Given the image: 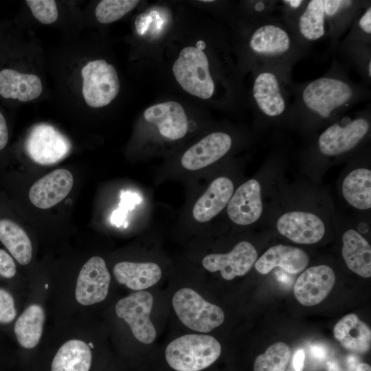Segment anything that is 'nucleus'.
<instances>
[{"label":"nucleus","instance_id":"obj_21","mask_svg":"<svg viewBox=\"0 0 371 371\" xmlns=\"http://www.w3.org/2000/svg\"><path fill=\"white\" fill-rule=\"evenodd\" d=\"M309 257L303 249L290 245H276L269 248L255 264L256 270L263 275L276 267H280L290 274H297L306 268Z\"/></svg>","mask_w":371,"mask_h":371},{"label":"nucleus","instance_id":"obj_22","mask_svg":"<svg viewBox=\"0 0 371 371\" xmlns=\"http://www.w3.org/2000/svg\"><path fill=\"white\" fill-rule=\"evenodd\" d=\"M234 190V183L229 178L215 179L194 205L193 218L200 223L212 219L227 205Z\"/></svg>","mask_w":371,"mask_h":371},{"label":"nucleus","instance_id":"obj_10","mask_svg":"<svg viewBox=\"0 0 371 371\" xmlns=\"http://www.w3.org/2000/svg\"><path fill=\"white\" fill-rule=\"evenodd\" d=\"M282 23L297 43L309 52L313 44L327 37L324 0H307L299 14Z\"/></svg>","mask_w":371,"mask_h":371},{"label":"nucleus","instance_id":"obj_23","mask_svg":"<svg viewBox=\"0 0 371 371\" xmlns=\"http://www.w3.org/2000/svg\"><path fill=\"white\" fill-rule=\"evenodd\" d=\"M43 92L41 78L32 73H23L12 69L0 71V95L6 99L31 102Z\"/></svg>","mask_w":371,"mask_h":371},{"label":"nucleus","instance_id":"obj_16","mask_svg":"<svg viewBox=\"0 0 371 371\" xmlns=\"http://www.w3.org/2000/svg\"><path fill=\"white\" fill-rule=\"evenodd\" d=\"M262 212L261 186L259 181L254 179L240 185L233 193L227 205L229 219L239 225L256 223Z\"/></svg>","mask_w":371,"mask_h":371},{"label":"nucleus","instance_id":"obj_12","mask_svg":"<svg viewBox=\"0 0 371 371\" xmlns=\"http://www.w3.org/2000/svg\"><path fill=\"white\" fill-rule=\"evenodd\" d=\"M30 158L38 164L51 165L64 159L69 153L67 138L53 126L41 124L31 131L26 144Z\"/></svg>","mask_w":371,"mask_h":371},{"label":"nucleus","instance_id":"obj_4","mask_svg":"<svg viewBox=\"0 0 371 371\" xmlns=\"http://www.w3.org/2000/svg\"><path fill=\"white\" fill-rule=\"evenodd\" d=\"M371 127V106L350 115H342L325 127L311 150L325 158L339 157L359 149L368 139Z\"/></svg>","mask_w":371,"mask_h":371},{"label":"nucleus","instance_id":"obj_7","mask_svg":"<svg viewBox=\"0 0 371 371\" xmlns=\"http://www.w3.org/2000/svg\"><path fill=\"white\" fill-rule=\"evenodd\" d=\"M172 303L179 320L191 330L207 333L224 322L225 314L221 307L205 300L192 289L178 290Z\"/></svg>","mask_w":371,"mask_h":371},{"label":"nucleus","instance_id":"obj_1","mask_svg":"<svg viewBox=\"0 0 371 371\" xmlns=\"http://www.w3.org/2000/svg\"><path fill=\"white\" fill-rule=\"evenodd\" d=\"M292 102L286 124L314 134L370 98V89L349 77L346 66L333 58L326 73L314 80L292 82Z\"/></svg>","mask_w":371,"mask_h":371},{"label":"nucleus","instance_id":"obj_3","mask_svg":"<svg viewBox=\"0 0 371 371\" xmlns=\"http://www.w3.org/2000/svg\"><path fill=\"white\" fill-rule=\"evenodd\" d=\"M253 71L251 96L258 119L262 126L286 124L291 103V78L267 67Z\"/></svg>","mask_w":371,"mask_h":371},{"label":"nucleus","instance_id":"obj_6","mask_svg":"<svg viewBox=\"0 0 371 371\" xmlns=\"http://www.w3.org/2000/svg\"><path fill=\"white\" fill-rule=\"evenodd\" d=\"M197 47L183 48L172 67L173 74L184 91L191 95L207 100L215 90L211 76L207 57L203 51L205 43L199 41Z\"/></svg>","mask_w":371,"mask_h":371},{"label":"nucleus","instance_id":"obj_14","mask_svg":"<svg viewBox=\"0 0 371 371\" xmlns=\"http://www.w3.org/2000/svg\"><path fill=\"white\" fill-rule=\"evenodd\" d=\"M110 280L111 276L103 258H91L78 274L75 292L77 302L89 306L103 301L107 296Z\"/></svg>","mask_w":371,"mask_h":371},{"label":"nucleus","instance_id":"obj_36","mask_svg":"<svg viewBox=\"0 0 371 371\" xmlns=\"http://www.w3.org/2000/svg\"><path fill=\"white\" fill-rule=\"evenodd\" d=\"M278 0H255L245 3V8L249 16V20H257L271 17L276 9Z\"/></svg>","mask_w":371,"mask_h":371},{"label":"nucleus","instance_id":"obj_33","mask_svg":"<svg viewBox=\"0 0 371 371\" xmlns=\"http://www.w3.org/2000/svg\"><path fill=\"white\" fill-rule=\"evenodd\" d=\"M139 3L136 0H102L97 5L95 15L100 23H110L120 19Z\"/></svg>","mask_w":371,"mask_h":371},{"label":"nucleus","instance_id":"obj_43","mask_svg":"<svg viewBox=\"0 0 371 371\" xmlns=\"http://www.w3.org/2000/svg\"><path fill=\"white\" fill-rule=\"evenodd\" d=\"M355 371H371V367L366 363H359L356 366Z\"/></svg>","mask_w":371,"mask_h":371},{"label":"nucleus","instance_id":"obj_31","mask_svg":"<svg viewBox=\"0 0 371 371\" xmlns=\"http://www.w3.org/2000/svg\"><path fill=\"white\" fill-rule=\"evenodd\" d=\"M338 52L345 64L354 69L361 79V83L371 85V46L359 43L339 41L334 49Z\"/></svg>","mask_w":371,"mask_h":371},{"label":"nucleus","instance_id":"obj_28","mask_svg":"<svg viewBox=\"0 0 371 371\" xmlns=\"http://www.w3.org/2000/svg\"><path fill=\"white\" fill-rule=\"evenodd\" d=\"M91 361L92 352L89 345L82 340L71 339L56 352L51 371H89Z\"/></svg>","mask_w":371,"mask_h":371},{"label":"nucleus","instance_id":"obj_30","mask_svg":"<svg viewBox=\"0 0 371 371\" xmlns=\"http://www.w3.org/2000/svg\"><path fill=\"white\" fill-rule=\"evenodd\" d=\"M0 240L19 264L25 265L30 262V239L17 223L9 219H0Z\"/></svg>","mask_w":371,"mask_h":371},{"label":"nucleus","instance_id":"obj_34","mask_svg":"<svg viewBox=\"0 0 371 371\" xmlns=\"http://www.w3.org/2000/svg\"><path fill=\"white\" fill-rule=\"evenodd\" d=\"M341 41L371 46V3L357 14Z\"/></svg>","mask_w":371,"mask_h":371},{"label":"nucleus","instance_id":"obj_42","mask_svg":"<svg viewBox=\"0 0 371 371\" xmlns=\"http://www.w3.org/2000/svg\"><path fill=\"white\" fill-rule=\"evenodd\" d=\"M312 356L317 359H324L325 357V352L324 349L319 346H313L311 349Z\"/></svg>","mask_w":371,"mask_h":371},{"label":"nucleus","instance_id":"obj_27","mask_svg":"<svg viewBox=\"0 0 371 371\" xmlns=\"http://www.w3.org/2000/svg\"><path fill=\"white\" fill-rule=\"evenodd\" d=\"M341 194L345 201L359 210L371 207V170L359 167L351 170L341 183Z\"/></svg>","mask_w":371,"mask_h":371},{"label":"nucleus","instance_id":"obj_29","mask_svg":"<svg viewBox=\"0 0 371 371\" xmlns=\"http://www.w3.org/2000/svg\"><path fill=\"white\" fill-rule=\"evenodd\" d=\"M45 318L43 307L37 304L29 306L19 316L13 329L21 346L30 349L37 346L42 336Z\"/></svg>","mask_w":371,"mask_h":371},{"label":"nucleus","instance_id":"obj_5","mask_svg":"<svg viewBox=\"0 0 371 371\" xmlns=\"http://www.w3.org/2000/svg\"><path fill=\"white\" fill-rule=\"evenodd\" d=\"M221 346L214 337L202 334L181 336L168 344L165 357L177 371H201L220 357Z\"/></svg>","mask_w":371,"mask_h":371},{"label":"nucleus","instance_id":"obj_38","mask_svg":"<svg viewBox=\"0 0 371 371\" xmlns=\"http://www.w3.org/2000/svg\"><path fill=\"white\" fill-rule=\"evenodd\" d=\"M307 0H282L280 4L281 17L282 21H289L295 17L304 8Z\"/></svg>","mask_w":371,"mask_h":371},{"label":"nucleus","instance_id":"obj_19","mask_svg":"<svg viewBox=\"0 0 371 371\" xmlns=\"http://www.w3.org/2000/svg\"><path fill=\"white\" fill-rule=\"evenodd\" d=\"M370 3L368 0H324L327 37L333 51L357 14Z\"/></svg>","mask_w":371,"mask_h":371},{"label":"nucleus","instance_id":"obj_40","mask_svg":"<svg viewBox=\"0 0 371 371\" xmlns=\"http://www.w3.org/2000/svg\"><path fill=\"white\" fill-rule=\"evenodd\" d=\"M8 140V129L5 119L0 111V150L7 144Z\"/></svg>","mask_w":371,"mask_h":371},{"label":"nucleus","instance_id":"obj_15","mask_svg":"<svg viewBox=\"0 0 371 371\" xmlns=\"http://www.w3.org/2000/svg\"><path fill=\"white\" fill-rule=\"evenodd\" d=\"M335 283V273L326 265L311 267L297 278L293 288L296 300L302 305L319 304L330 293Z\"/></svg>","mask_w":371,"mask_h":371},{"label":"nucleus","instance_id":"obj_35","mask_svg":"<svg viewBox=\"0 0 371 371\" xmlns=\"http://www.w3.org/2000/svg\"><path fill=\"white\" fill-rule=\"evenodd\" d=\"M25 3L34 18L43 24H52L58 17V11L55 1L27 0L25 1Z\"/></svg>","mask_w":371,"mask_h":371},{"label":"nucleus","instance_id":"obj_25","mask_svg":"<svg viewBox=\"0 0 371 371\" xmlns=\"http://www.w3.org/2000/svg\"><path fill=\"white\" fill-rule=\"evenodd\" d=\"M333 333L341 346L349 351L363 354L370 348V328L355 313L341 318L335 325Z\"/></svg>","mask_w":371,"mask_h":371},{"label":"nucleus","instance_id":"obj_37","mask_svg":"<svg viewBox=\"0 0 371 371\" xmlns=\"http://www.w3.org/2000/svg\"><path fill=\"white\" fill-rule=\"evenodd\" d=\"M16 313L13 295L8 290L0 287V325L11 324Z\"/></svg>","mask_w":371,"mask_h":371},{"label":"nucleus","instance_id":"obj_11","mask_svg":"<svg viewBox=\"0 0 371 371\" xmlns=\"http://www.w3.org/2000/svg\"><path fill=\"white\" fill-rule=\"evenodd\" d=\"M276 225L280 235L297 244L317 243L326 233L325 223L322 218L308 211L285 212L279 216Z\"/></svg>","mask_w":371,"mask_h":371},{"label":"nucleus","instance_id":"obj_2","mask_svg":"<svg viewBox=\"0 0 371 371\" xmlns=\"http://www.w3.org/2000/svg\"><path fill=\"white\" fill-rule=\"evenodd\" d=\"M246 31L245 54L253 70L271 67L291 78L293 66L308 54L280 19L250 20Z\"/></svg>","mask_w":371,"mask_h":371},{"label":"nucleus","instance_id":"obj_44","mask_svg":"<svg viewBox=\"0 0 371 371\" xmlns=\"http://www.w3.org/2000/svg\"><path fill=\"white\" fill-rule=\"evenodd\" d=\"M328 371H341L339 369L338 366L333 361H328L327 363Z\"/></svg>","mask_w":371,"mask_h":371},{"label":"nucleus","instance_id":"obj_17","mask_svg":"<svg viewBox=\"0 0 371 371\" xmlns=\"http://www.w3.org/2000/svg\"><path fill=\"white\" fill-rule=\"evenodd\" d=\"M233 140L229 133H212L188 148L181 163L188 170H197L208 166L224 157L231 149Z\"/></svg>","mask_w":371,"mask_h":371},{"label":"nucleus","instance_id":"obj_13","mask_svg":"<svg viewBox=\"0 0 371 371\" xmlns=\"http://www.w3.org/2000/svg\"><path fill=\"white\" fill-rule=\"evenodd\" d=\"M258 259V252L248 241H240L226 254H212L202 260L203 267L210 272L220 271L223 279L233 280L247 274Z\"/></svg>","mask_w":371,"mask_h":371},{"label":"nucleus","instance_id":"obj_26","mask_svg":"<svg viewBox=\"0 0 371 371\" xmlns=\"http://www.w3.org/2000/svg\"><path fill=\"white\" fill-rule=\"evenodd\" d=\"M341 255L350 270L362 278H370L371 247L358 231L349 229L344 233Z\"/></svg>","mask_w":371,"mask_h":371},{"label":"nucleus","instance_id":"obj_8","mask_svg":"<svg viewBox=\"0 0 371 371\" xmlns=\"http://www.w3.org/2000/svg\"><path fill=\"white\" fill-rule=\"evenodd\" d=\"M82 95L92 108L110 104L118 95L120 80L114 66L103 59L89 61L81 69Z\"/></svg>","mask_w":371,"mask_h":371},{"label":"nucleus","instance_id":"obj_32","mask_svg":"<svg viewBox=\"0 0 371 371\" xmlns=\"http://www.w3.org/2000/svg\"><path fill=\"white\" fill-rule=\"evenodd\" d=\"M290 359V347L284 342H276L256 357L254 371H285Z\"/></svg>","mask_w":371,"mask_h":371},{"label":"nucleus","instance_id":"obj_45","mask_svg":"<svg viewBox=\"0 0 371 371\" xmlns=\"http://www.w3.org/2000/svg\"><path fill=\"white\" fill-rule=\"evenodd\" d=\"M288 371H292V370H288Z\"/></svg>","mask_w":371,"mask_h":371},{"label":"nucleus","instance_id":"obj_18","mask_svg":"<svg viewBox=\"0 0 371 371\" xmlns=\"http://www.w3.org/2000/svg\"><path fill=\"white\" fill-rule=\"evenodd\" d=\"M74 184L71 173L64 168L55 170L36 181L30 188L29 199L38 208H50L70 192Z\"/></svg>","mask_w":371,"mask_h":371},{"label":"nucleus","instance_id":"obj_9","mask_svg":"<svg viewBox=\"0 0 371 371\" xmlns=\"http://www.w3.org/2000/svg\"><path fill=\"white\" fill-rule=\"evenodd\" d=\"M153 296L146 291L134 292L120 299L115 305L117 317L130 326L133 336L145 344L153 343L157 331L150 319Z\"/></svg>","mask_w":371,"mask_h":371},{"label":"nucleus","instance_id":"obj_39","mask_svg":"<svg viewBox=\"0 0 371 371\" xmlns=\"http://www.w3.org/2000/svg\"><path fill=\"white\" fill-rule=\"evenodd\" d=\"M16 273V267L12 257L0 248V277L11 279Z\"/></svg>","mask_w":371,"mask_h":371},{"label":"nucleus","instance_id":"obj_24","mask_svg":"<svg viewBox=\"0 0 371 371\" xmlns=\"http://www.w3.org/2000/svg\"><path fill=\"white\" fill-rule=\"evenodd\" d=\"M113 272L117 282L138 291L155 285L161 278V269L155 262L122 261L114 266Z\"/></svg>","mask_w":371,"mask_h":371},{"label":"nucleus","instance_id":"obj_41","mask_svg":"<svg viewBox=\"0 0 371 371\" xmlns=\"http://www.w3.org/2000/svg\"><path fill=\"white\" fill-rule=\"evenodd\" d=\"M304 352L303 350L296 351L293 359V366L295 371H302L304 361Z\"/></svg>","mask_w":371,"mask_h":371},{"label":"nucleus","instance_id":"obj_20","mask_svg":"<svg viewBox=\"0 0 371 371\" xmlns=\"http://www.w3.org/2000/svg\"><path fill=\"white\" fill-rule=\"evenodd\" d=\"M144 115L146 121L156 125L160 134L168 139H179L187 133V116L183 106L177 102L153 105L146 109Z\"/></svg>","mask_w":371,"mask_h":371}]
</instances>
